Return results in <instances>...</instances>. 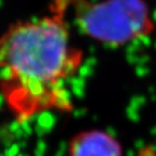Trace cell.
<instances>
[{"instance_id":"1","label":"cell","mask_w":156,"mask_h":156,"mask_svg":"<svg viewBox=\"0 0 156 156\" xmlns=\"http://www.w3.org/2000/svg\"><path fill=\"white\" fill-rule=\"evenodd\" d=\"M66 8V0H54L50 14L19 21L0 35V91L17 119L71 107L65 81L83 52L71 41Z\"/></svg>"},{"instance_id":"2","label":"cell","mask_w":156,"mask_h":156,"mask_svg":"<svg viewBox=\"0 0 156 156\" xmlns=\"http://www.w3.org/2000/svg\"><path fill=\"white\" fill-rule=\"evenodd\" d=\"M78 26L93 40L120 47L151 35L155 24L145 0H66Z\"/></svg>"},{"instance_id":"3","label":"cell","mask_w":156,"mask_h":156,"mask_svg":"<svg viewBox=\"0 0 156 156\" xmlns=\"http://www.w3.org/2000/svg\"><path fill=\"white\" fill-rule=\"evenodd\" d=\"M68 156H122L119 141L103 130H85L68 144Z\"/></svg>"}]
</instances>
